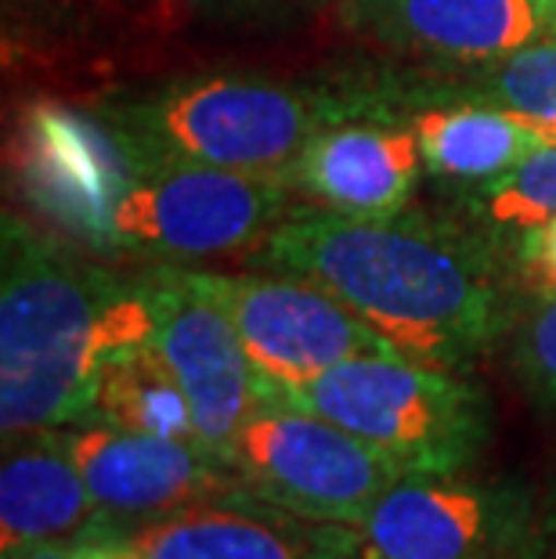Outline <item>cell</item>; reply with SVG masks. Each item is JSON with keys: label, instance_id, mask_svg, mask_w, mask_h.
Returning a JSON list of instances; mask_svg holds the SVG:
<instances>
[{"label": "cell", "instance_id": "6da1fadb", "mask_svg": "<svg viewBox=\"0 0 556 559\" xmlns=\"http://www.w3.org/2000/svg\"><path fill=\"white\" fill-rule=\"evenodd\" d=\"M15 166L22 192L62 239L174 264L253 257L297 199L286 177L177 159L113 109H33L19 130Z\"/></svg>", "mask_w": 556, "mask_h": 559}, {"label": "cell", "instance_id": "7a4b0ae2", "mask_svg": "<svg viewBox=\"0 0 556 559\" xmlns=\"http://www.w3.org/2000/svg\"><path fill=\"white\" fill-rule=\"evenodd\" d=\"M253 264L322 285L401 358L448 372L477 365L513 321V267L477 235L401 213L293 206Z\"/></svg>", "mask_w": 556, "mask_h": 559}, {"label": "cell", "instance_id": "3957f363", "mask_svg": "<svg viewBox=\"0 0 556 559\" xmlns=\"http://www.w3.org/2000/svg\"><path fill=\"white\" fill-rule=\"evenodd\" d=\"M152 332L141 278L73 253L62 235L4 213L0 278V433L69 430L91 419L94 379L109 354Z\"/></svg>", "mask_w": 556, "mask_h": 559}, {"label": "cell", "instance_id": "277c9868", "mask_svg": "<svg viewBox=\"0 0 556 559\" xmlns=\"http://www.w3.org/2000/svg\"><path fill=\"white\" fill-rule=\"evenodd\" d=\"M390 102L372 91L293 87L257 76H206L113 109L170 156L232 174L286 177L304 148L340 120H387Z\"/></svg>", "mask_w": 556, "mask_h": 559}, {"label": "cell", "instance_id": "5b68a950", "mask_svg": "<svg viewBox=\"0 0 556 559\" xmlns=\"http://www.w3.org/2000/svg\"><path fill=\"white\" fill-rule=\"evenodd\" d=\"M268 397L318 412L412 477L463 473L492 437V404L477 383L401 354H362Z\"/></svg>", "mask_w": 556, "mask_h": 559}, {"label": "cell", "instance_id": "8992f818", "mask_svg": "<svg viewBox=\"0 0 556 559\" xmlns=\"http://www.w3.org/2000/svg\"><path fill=\"white\" fill-rule=\"evenodd\" d=\"M228 462L253 498L315 527L365 520L390 487L412 477L380 448L282 397L246 419Z\"/></svg>", "mask_w": 556, "mask_h": 559}, {"label": "cell", "instance_id": "52a82bcc", "mask_svg": "<svg viewBox=\"0 0 556 559\" xmlns=\"http://www.w3.org/2000/svg\"><path fill=\"white\" fill-rule=\"evenodd\" d=\"M535 502L499 480L405 477L347 527H315L318 559H524Z\"/></svg>", "mask_w": 556, "mask_h": 559}, {"label": "cell", "instance_id": "ba28073f", "mask_svg": "<svg viewBox=\"0 0 556 559\" xmlns=\"http://www.w3.org/2000/svg\"><path fill=\"white\" fill-rule=\"evenodd\" d=\"M181 278L221 307L264 379V397L282 394L362 354H398L322 285L297 275H224L188 271Z\"/></svg>", "mask_w": 556, "mask_h": 559}, {"label": "cell", "instance_id": "9c48e42d", "mask_svg": "<svg viewBox=\"0 0 556 559\" xmlns=\"http://www.w3.org/2000/svg\"><path fill=\"white\" fill-rule=\"evenodd\" d=\"M141 285L152 311L149 343L192 404L199 444L228 459L246 419L268 401L264 379L257 376L232 321L181 278L177 264L145 271Z\"/></svg>", "mask_w": 556, "mask_h": 559}, {"label": "cell", "instance_id": "30bf717a", "mask_svg": "<svg viewBox=\"0 0 556 559\" xmlns=\"http://www.w3.org/2000/svg\"><path fill=\"white\" fill-rule=\"evenodd\" d=\"M66 444L113 534L123 523H134L138 531L181 509L250 495L232 462L199 440L84 423L69 426Z\"/></svg>", "mask_w": 556, "mask_h": 559}, {"label": "cell", "instance_id": "8fae6325", "mask_svg": "<svg viewBox=\"0 0 556 559\" xmlns=\"http://www.w3.org/2000/svg\"><path fill=\"white\" fill-rule=\"evenodd\" d=\"M336 15L365 44L456 66L553 37L549 0H340Z\"/></svg>", "mask_w": 556, "mask_h": 559}, {"label": "cell", "instance_id": "7c38bea8", "mask_svg": "<svg viewBox=\"0 0 556 559\" xmlns=\"http://www.w3.org/2000/svg\"><path fill=\"white\" fill-rule=\"evenodd\" d=\"M419 170L416 130L362 116L326 127L289 170V185L315 206L351 217H398L409 206Z\"/></svg>", "mask_w": 556, "mask_h": 559}, {"label": "cell", "instance_id": "4fadbf2b", "mask_svg": "<svg viewBox=\"0 0 556 559\" xmlns=\"http://www.w3.org/2000/svg\"><path fill=\"white\" fill-rule=\"evenodd\" d=\"M4 448L0 552L15 556L44 542H87L98 534H113L84 473L73 462L66 430L15 437Z\"/></svg>", "mask_w": 556, "mask_h": 559}, {"label": "cell", "instance_id": "5bb4252c", "mask_svg": "<svg viewBox=\"0 0 556 559\" xmlns=\"http://www.w3.org/2000/svg\"><path fill=\"white\" fill-rule=\"evenodd\" d=\"M130 559H318L315 523H304L253 495L203 502L127 531Z\"/></svg>", "mask_w": 556, "mask_h": 559}, {"label": "cell", "instance_id": "9a60e30c", "mask_svg": "<svg viewBox=\"0 0 556 559\" xmlns=\"http://www.w3.org/2000/svg\"><path fill=\"white\" fill-rule=\"evenodd\" d=\"M409 127L423 148V170L437 181L488 185L510 174L520 159L549 145L546 134L495 105H427L412 109Z\"/></svg>", "mask_w": 556, "mask_h": 559}, {"label": "cell", "instance_id": "2e32d148", "mask_svg": "<svg viewBox=\"0 0 556 559\" xmlns=\"http://www.w3.org/2000/svg\"><path fill=\"white\" fill-rule=\"evenodd\" d=\"M441 102L495 105L542 130L546 141H556V37L531 40L510 55L481 62L477 69L466 66L463 73L419 83L416 102L405 112Z\"/></svg>", "mask_w": 556, "mask_h": 559}, {"label": "cell", "instance_id": "e0dca14e", "mask_svg": "<svg viewBox=\"0 0 556 559\" xmlns=\"http://www.w3.org/2000/svg\"><path fill=\"white\" fill-rule=\"evenodd\" d=\"M87 423L152 437L199 440L192 404L149 340L116 350L102 361Z\"/></svg>", "mask_w": 556, "mask_h": 559}, {"label": "cell", "instance_id": "ac0fdd59", "mask_svg": "<svg viewBox=\"0 0 556 559\" xmlns=\"http://www.w3.org/2000/svg\"><path fill=\"white\" fill-rule=\"evenodd\" d=\"M470 199L473 213L495 231L524 235L556 221V141L535 148L510 174L481 185Z\"/></svg>", "mask_w": 556, "mask_h": 559}, {"label": "cell", "instance_id": "d6986e66", "mask_svg": "<svg viewBox=\"0 0 556 559\" xmlns=\"http://www.w3.org/2000/svg\"><path fill=\"white\" fill-rule=\"evenodd\" d=\"M513 365L531 397L556 412V296L535 300L513 340Z\"/></svg>", "mask_w": 556, "mask_h": 559}, {"label": "cell", "instance_id": "ffe728a7", "mask_svg": "<svg viewBox=\"0 0 556 559\" xmlns=\"http://www.w3.org/2000/svg\"><path fill=\"white\" fill-rule=\"evenodd\" d=\"M513 271L520 289L531 293L535 300L556 296V221L517 235Z\"/></svg>", "mask_w": 556, "mask_h": 559}, {"label": "cell", "instance_id": "44dd1931", "mask_svg": "<svg viewBox=\"0 0 556 559\" xmlns=\"http://www.w3.org/2000/svg\"><path fill=\"white\" fill-rule=\"evenodd\" d=\"M524 559H556V498L535 509V523H531L528 556Z\"/></svg>", "mask_w": 556, "mask_h": 559}, {"label": "cell", "instance_id": "7402d4cb", "mask_svg": "<svg viewBox=\"0 0 556 559\" xmlns=\"http://www.w3.org/2000/svg\"><path fill=\"white\" fill-rule=\"evenodd\" d=\"M91 542H44V545H29L15 556H4V559H91Z\"/></svg>", "mask_w": 556, "mask_h": 559}, {"label": "cell", "instance_id": "603a6c76", "mask_svg": "<svg viewBox=\"0 0 556 559\" xmlns=\"http://www.w3.org/2000/svg\"><path fill=\"white\" fill-rule=\"evenodd\" d=\"M91 559H130V556L120 549V538H105V534H98V538L91 542Z\"/></svg>", "mask_w": 556, "mask_h": 559}, {"label": "cell", "instance_id": "cb8c5ba5", "mask_svg": "<svg viewBox=\"0 0 556 559\" xmlns=\"http://www.w3.org/2000/svg\"><path fill=\"white\" fill-rule=\"evenodd\" d=\"M549 19H553V37H556V0H549Z\"/></svg>", "mask_w": 556, "mask_h": 559}]
</instances>
